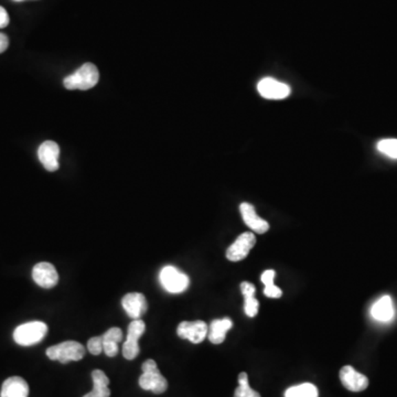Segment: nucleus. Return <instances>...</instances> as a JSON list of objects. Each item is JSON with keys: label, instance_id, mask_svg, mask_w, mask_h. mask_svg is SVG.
<instances>
[{"label": "nucleus", "instance_id": "12", "mask_svg": "<svg viewBox=\"0 0 397 397\" xmlns=\"http://www.w3.org/2000/svg\"><path fill=\"white\" fill-rule=\"evenodd\" d=\"M59 156L60 147L52 140H47L39 147V160L50 173H55L59 169Z\"/></svg>", "mask_w": 397, "mask_h": 397}, {"label": "nucleus", "instance_id": "30", "mask_svg": "<svg viewBox=\"0 0 397 397\" xmlns=\"http://www.w3.org/2000/svg\"><path fill=\"white\" fill-rule=\"evenodd\" d=\"M14 1H23V0H14Z\"/></svg>", "mask_w": 397, "mask_h": 397}, {"label": "nucleus", "instance_id": "26", "mask_svg": "<svg viewBox=\"0 0 397 397\" xmlns=\"http://www.w3.org/2000/svg\"><path fill=\"white\" fill-rule=\"evenodd\" d=\"M118 343L114 342V341H107V340H103V351H104L105 354L110 358H114V356H117L118 354Z\"/></svg>", "mask_w": 397, "mask_h": 397}, {"label": "nucleus", "instance_id": "29", "mask_svg": "<svg viewBox=\"0 0 397 397\" xmlns=\"http://www.w3.org/2000/svg\"><path fill=\"white\" fill-rule=\"evenodd\" d=\"M83 397H99L97 396V395L95 394V393L92 392V391H90V393H88V394H85L84 396Z\"/></svg>", "mask_w": 397, "mask_h": 397}, {"label": "nucleus", "instance_id": "9", "mask_svg": "<svg viewBox=\"0 0 397 397\" xmlns=\"http://www.w3.org/2000/svg\"><path fill=\"white\" fill-rule=\"evenodd\" d=\"M256 244V238L251 232H245L236 238L228 251H226V258L231 262H240L246 258L251 252V249Z\"/></svg>", "mask_w": 397, "mask_h": 397}, {"label": "nucleus", "instance_id": "22", "mask_svg": "<svg viewBox=\"0 0 397 397\" xmlns=\"http://www.w3.org/2000/svg\"><path fill=\"white\" fill-rule=\"evenodd\" d=\"M238 381V387L235 389L234 397H260V393L249 387V376L246 372L240 373Z\"/></svg>", "mask_w": 397, "mask_h": 397}, {"label": "nucleus", "instance_id": "15", "mask_svg": "<svg viewBox=\"0 0 397 397\" xmlns=\"http://www.w3.org/2000/svg\"><path fill=\"white\" fill-rule=\"evenodd\" d=\"M29 385L20 376H12L3 382L0 397H28Z\"/></svg>", "mask_w": 397, "mask_h": 397}, {"label": "nucleus", "instance_id": "25", "mask_svg": "<svg viewBox=\"0 0 397 397\" xmlns=\"http://www.w3.org/2000/svg\"><path fill=\"white\" fill-rule=\"evenodd\" d=\"M101 337H103V340L119 343L122 340H123V332H122L121 329L114 327V328H110V330H107Z\"/></svg>", "mask_w": 397, "mask_h": 397}, {"label": "nucleus", "instance_id": "3", "mask_svg": "<svg viewBox=\"0 0 397 397\" xmlns=\"http://www.w3.org/2000/svg\"><path fill=\"white\" fill-rule=\"evenodd\" d=\"M143 374L139 378V387L155 394H162L168 389V382L157 367L154 360L144 362Z\"/></svg>", "mask_w": 397, "mask_h": 397}, {"label": "nucleus", "instance_id": "21", "mask_svg": "<svg viewBox=\"0 0 397 397\" xmlns=\"http://www.w3.org/2000/svg\"><path fill=\"white\" fill-rule=\"evenodd\" d=\"M317 387L311 383L299 384L291 387L285 392V397H318Z\"/></svg>", "mask_w": 397, "mask_h": 397}, {"label": "nucleus", "instance_id": "27", "mask_svg": "<svg viewBox=\"0 0 397 397\" xmlns=\"http://www.w3.org/2000/svg\"><path fill=\"white\" fill-rule=\"evenodd\" d=\"M9 25L8 12L0 6V28H6Z\"/></svg>", "mask_w": 397, "mask_h": 397}, {"label": "nucleus", "instance_id": "18", "mask_svg": "<svg viewBox=\"0 0 397 397\" xmlns=\"http://www.w3.org/2000/svg\"><path fill=\"white\" fill-rule=\"evenodd\" d=\"M241 291L244 296V311L249 318L258 315L260 302L255 298V286L251 282H243L241 284Z\"/></svg>", "mask_w": 397, "mask_h": 397}, {"label": "nucleus", "instance_id": "16", "mask_svg": "<svg viewBox=\"0 0 397 397\" xmlns=\"http://www.w3.org/2000/svg\"><path fill=\"white\" fill-rule=\"evenodd\" d=\"M233 327V322L229 318L215 319L209 327L208 338L213 345H221L224 342L226 332Z\"/></svg>", "mask_w": 397, "mask_h": 397}, {"label": "nucleus", "instance_id": "6", "mask_svg": "<svg viewBox=\"0 0 397 397\" xmlns=\"http://www.w3.org/2000/svg\"><path fill=\"white\" fill-rule=\"evenodd\" d=\"M146 330V325L142 319H135L128 326L127 339L123 345V356L126 360H134L139 354L138 340L143 336Z\"/></svg>", "mask_w": 397, "mask_h": 397}, {"label": "nucleus", "instance_id": "20", "mask_svg": "<svg viewBox=\"0 0 397 397\" xmlns=\"http://www.w3.org/2000/svg\"><path fill=\"white\" fill-rule=\"evenodd\" d=\"M275 276H276L275 271L269 269V271H264L263 274H262V277H260L262 282L265 285L264 295H265L266 297H269V298H280V297L282 296V291H280V288L275 286Z\"/></svg>", "mask_w": 397, "mask_h": 397}, {"label": "nucleus", "instance_id": "13", "mask_svg": "<svg viewBox=\"0 0 397 397\" xmlns=\"http://www.w3.org/2000/svg\"><path fill=\"white\" fill-rule=\"evenodd\" d=\"M240 211H241L244 223L255 233L264 234L269 230V222L258 217L256 210L251 203H242L241 206H240Z\"/></svg>", "mask_w": 397, "mask_h": 397}, {"label": "nucleus", "instance_id": "2", "mask_svg": "<svg viewBox=\"0 0 397 397\" xmlns=\"http://www.w3.org/2000/svg\"><path fill=\"white\" fill-rule=\"evenodd\" d=\"M48 333V326L42 321H30L17 327L14 331V340L17 345L30 347L41 342Z\"/></svg>", "mask_w": 397, "mask_h": 397}, {"label": "nucleus", "instance_id": "1", "mask_svg": "<svg viewBox=\"0 0 397 397\" xmlns=\"http://www.w3.org/2000/svg\"><path fill=\"white\" fill-rule=\"evenodd\" d=\"M99 79V69L93 64H84L73 75L64 79V84L66 90H86L93 88Z\"/></svg>", "mask_w": 397, "mask_h": 397}, {"label": "nucleus", "instance_id": "19", "mask_svg": "<svg viewBox=\"0 0 397 397\" xmlns=\"http://www.w3.org/2000/svg\"><path fill=\"white\" fill-rule=\"evenodd\" d=\"M92 378H93L92 392L95 393L99 397H110V389H108L110 378H107L106 374L103 371L94 370L92 372Z\"/></svg>", "mask_w": 397, "mask_h": 397}, {"label": "nucleus", "instance_id": "11", "mask_svg": "<svg viewBox=\"0 0 397 397\" xmlns=\"http://www.w3.org/2000/svg\"><path fill=\"white\" fill-rule=\"evenodd\" d=\"M32 278L37 285L50 289L58 284L59 274L52 264L42 262L33 267Z\"/></svg>", "mask_w": 397, "mask_h": 397}, {"label": "nucleus", "instance_id": "28", "mask_svg": "<svg viewBox=\"0 0 397 397\" xmlns=\"http://www.w3.org/2000/svg\"><path fill=\"white\" fill-rule=\"evenodd\" d=\"M8 37L6 36V35H3V33H0V53L5 52L6 50L8 49Z\"/></svg>", "mask_w": 397, "mask_h": 397}, {"label": "nucleus", "instance_id": "14", "mask_svg": "<svg viewBox=\"0 0 397 397\" xmlns=\"http://www.w3.org/2000/svg\"><path fill=\"white\" fill-rule=\"evenodd\" d=\"M122 304L128 317L133 319H139L146 313L148 304L143 293H130L122 299Z\"/></svg>", "mask_w": 397, "mask_h": 397}, {"label": "nucleus", "instance_id": "17", "mask_svg": "<svg viewBox=\"0 0 397 397\" xmlns=\"http://www.w3.org/2000/svg\"><path fill=\"white\" fill-rule=\"evenodd\" d=\"M371 315L376 320L382 321V322L392 320L394 317L392 298L389 296H383L381 299H378V302L373 304Z\"/></svg>", "mask_w": 397, "mask_h": 397}, {"label": "nucleus", "instance_id": "23", "mask_svg": "<svg viewBox=\"0 0 397 397\" xmlns=\"http://www.w3.org/2000/svg\"><path fill=\"white\" fill-rule=\"evenodd\" d=\"M378 151L389 158L397 159V139H383L378 143Z\"/></svg>", "mask_w": 397, "mask_h": 397}, {"label": "nucleus", "instance_id": "5", "mask_svg": "<svg viewBox=\"0 0 397 397\" xmlns=\"http://www.w3.org/2000/svg\"><path fill=\"white\" fill-rule=\"evenodd\" d=\"M159 280L164 291L171 293H184L189 287V277L173 266H166L159 274Z\"/></svg>", "mask_w": 397, "mask_h": 397}, {"label": "nucleus", "instance_id": "24", "mask_svg": "<svg viewBox=\"0 0 397 397\" xmlns=\"http://www.w3.org/2000/svg\"><path fill=\"white\" fill-rule=\"evenodd\" d=\"M88 349L93 356H99L103 352V337H93L88 340Z\"/></svg>", "mask_w": 397, "mask_h": 397}, {"label": "nucleus", "instance_id": "10", "mask_svg": "<svg viewBox=\"0 0 397 397\" xmlns=\"http://www.w3.org/2000/svg\"><path fill=\"white\" fill-rule=\"evenodd\" d=\"M340 380L343 387L351 392H362L369 387V378L351 365H345L340 370Z\"/></svg>", "mask_w": 397, "mask_h": 397}, {"label": "nucleus", "instance_id": "8", "mask_svg": "<svg viewBox=\"0 0 397 397\" xmlns=\"http://www.w3.org/2000/svg\"><path fill=\"white\" fill-rule=\"evenodd\" d=\"M258 93L267 99H284L291 95L289 85L280 82L271 77H265L258 85Z\"/></svg>", "mask_w": 397, "mask_h": 397}, {"label": "nucleus", "instance_id": "7", "mask_svg": "<svg viewBox=\"0 0 397 397\" xmlns=\"http://www.w3.org/2000/svg\"><path fill=\"white\" fill-rule=\"evenodd\" d=\"M209 327L204 321H184L177 329V333L181 339L189 340L190 342H202L208 337Z\"/></svg>", "mask_w": 397, "mask_h": 397}, {"label": "nucleus", "instance_id": "4", "mask_svg": "<svg viewBox=\"0 0 397 397\" xmlns=\"http://www.w3.org/2000/svg\"><path fill=\"white\" fill-rule=\"evenodd\" d=\"M85 356V348L77 341H66L50 347L47 350V356L52 361L68 363L70 361H79Z\"/></svg>", "mask_w": 397, "mask_h": 397}]
</instances>
